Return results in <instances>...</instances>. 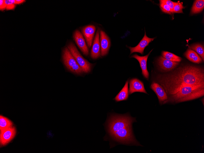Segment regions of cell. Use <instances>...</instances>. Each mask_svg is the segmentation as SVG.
<instances>
[{"label": "cell", "instance_id": "7", "mask_svg": "<svg viewBox=\"0 0 204 153\" xmlns=\"http://www.w3.org/2000/svg\"><path fill=\"white\" fill-rule=\"evenodd\" d=\"M150 88L157 95L159 104H166L168 99V96L162 86L158 83L153 82L151 85Z\"/></svg>", "mask_w": 204, "mask_h": 153}, {"label": "cell", "instance_id": "22", "mask_svg": "<svg viewBox=\"0 0 204 153\" xmlns=\"http://www.w3.org/2000/svg\"><path fill=\"white\" fill-rule=\"evenodd\" d=\"M159 6L162 11L164 13L171 14L173 13L169 7L161 0H159Z\"/></svg>", "mask_w": 204, "mask_h": 153}, {"label": "cell", "instance_id": "17", "mask_svg": "<svg viewBox=\"0 0 204 153\" xmlns=\"http://www.w3.org/2000/svg\"><path fill=\"white\" fill-rule=\"evenodd\" d=\"M186 57L191 61L197 64L202 62V59L198 54L193 50L188 49L184 53Z\"/></svg>", "mask_w": 204, "mask_h": 153}, {"label": "cell", "instance_id": "19", "mask_svg": "<svg viewBox=\"0 0 204 153\" xmlns=\"http://www.w3.org/2000/svg\"><path fill=\"white\" fill-rule=\"evenodd\" d=\"M13 123L7 118L2 115L0 116V130L2 131L4 129L13 126Z\"/></svg>", "mask_w": 204, "mask_h": 153}, {"label": "cell", "instance_id": "20", "mask_svg": "<svg viewBox=\"0 0 204 153\" xmlns=\"http://www.w3.org/2000/svg\"><path fill=\"white\" fill-rule=\"evenodd\" d=\"M162 55L165 58L173 62H179L182 60L180 57L168 52L163 51Z\"/></svg>", "mask_w": 204, "mask_h": 153}, {"label": "cell", "instance_id": "16", "mask_svg": "<svg viewBox=\"0 0 204 153\" xmlns=\"http://www.w3.org/2000/svg\"><path fill=\"white\" fill-rule=\"evenodd\" d=\"M129 80L126 82L125 85L121 90L114 98V100L116 102L126 100L128 99L129 96L128 84Z\"/></svg>", "mask_w": 204, "mask_h": 153}, {"label": "cell", "instance_id": "15", "mask_svg": "<svg viewBox=\"0 0 204 153\" xmlns=\"http://www.w3.org/2000/svg\"><path fill=\"white\" fill-rule=\"evenodd\" d=\"M157 63L162 70L169 71L177 67L179 62L172 61L161 56L157 60Z\"/></svg>", "mask_w": 204, "mask_h": 153}, {"label": "cell", "instance_id": "13", "mask_svg": "<svg viewBox=\"0 0 204 153\" xmlns=\"http://www.w3.org/2000/svg\"><path fill=\"white\" fill-rule=\"evenodd\" d=\"M100 29L98 28L94 39L91 51V56L94 59L100 57V48L99 39Z\"/></svg>", "mask_w": 204, "mask_h": 153}, {"label": "cell", "instance_id": "11", "mask_svg": "<svg viewBox=\"0 0 204 153\" xmlns=\"http://www.w3.org/2000/svg\"><path fill=\"white\" fill-rule=\"evenodd\" d=\"M136 92L148 94L143 83L137 78H133L131 79L129 81V93L131 94Z\"/></svg>", "mask_w": 204, "mask_h": 153}, {"label": "cell", "instance_id": "10", "mask_svg": "<svg viewBox=\"0 0 204 153\" xmlns=\"http://www.w3.org/2000/svg\"><path fill=\"white\" fill-rule=\"evenodd\" d=\"M155 38H149L148 37L145 31L144 37L136 46L134 47H128L130 51V54L134 52H137L143 54L145 48Z\"/></svg>", "mask_w": 204, "mask_h": 153}, {"label": "cell", "instance_id": "5", "mask_svg": "<svg viewBox=\"0 0 204 153\" xmlns=\"http://www.w3.org/2000/svg\"><path fill=\"white\" fill-rule=\"evenodd\" d=\"M67 47L84 72L88 73L90 72L92 64L82 56L74 44L70 42L67 45Z\"/></svg>", "mask_w": 204, "mask_h": 153}, {"label": "cell", "instance_id": "3", "mask_svg": "<svg viewBox=\"0 0 204 153\" xmlns=\"http://www.w3.org/2000/svg\"><path fill=\"white\" fill-rule=\"evenodd\" d=\"M168 103H177L192 100L203 96L204 88L190 86L180 87L166 93Z\"/></svg>", "mask_w": 204, "mask_h": 153}, {"label": "cell", "instance_id": "1", "mask_svg": "<svg viewBox=\"0 0 204 153\" xmlns=\"http://www.w3.org/2000/svg\"><path fill=\"white\" fill-rule=\"evenodd\" d=\"M156 80L166 93L190 86L204 88V69L199 67L186 65L170 74L158 75Z\"/></svg>", "mask_w": 204, "mask_h": 153}, {"label": "cell", "instance_id": "23", "mask_svg": "<svg viewBox=\"0 0 204 153\" xmlns=\"http://www.w3.org/2000/svg\"><path fill=\"white\" fill-rule=\"evenodd\" d=\"M184 8L182 2H180L179 1L176 2L173 9V13H183V9Z\"/></svg>", "mask_w": 204, "mask_h": 153}, {"label": "cell", "instance_id": "27", "mask_svg": "<svg viewBox=\"0 0 204 153\" xmlns=\"http://www.w3.org/2000/svg\"><path fill=\"white\" fill-rule=\"evenodd\" d=\"M25 0H15L14 4L15 5L20 4L24 2Z\"/></svg>", "mask_w": 204, "mask_h": 153}, {"label": "cell", "instance_id": "2", "mask_svg": "<svg viewBox=\"0 0 204 153\" xmlns=\"http://www.w3.org/2000/svg\"><path fill=\"white\" fill-rule=\"evenodd\" d=\"M135 118L128 114H112L106 123L107 134L112 140L126 145L141 146L135 139L132 129Z\"/></svg>", "mask_w": 204, "mask_h": 153}, {"label": "cell", "instance_id": "24", "mask_svg": "<svg viewBox=\"0 0 204 153\" xmlns=\"http://www.w3.org/2000/svg\"><path fill=\"white\" fill-rule=\"evenodd\" d=\"M14 2L15 0H5V2L6 5V9L7 10L13 9L16 6Z\"/></svg>", "mask_w": 204, "mask_h": 153}, {"label": "cell", "instance_id": "14", "mask_svg": "<svg viewBox=\"0 0 204 153\" xmlns=\"http://www.w3.org/2000/svg\"><path fill=\"white\" fill-rule=\"evenodd\" d=\"M96 31V27L93 25L86 26L82 29V32L85 37L88 46L91 47Z\"/></svg>", "mask_w": 204, "mask_h": 153}, {"label": "cell", "instance_id": "18", "mask_svg": "<svg viewBox=\"0 0 204 153\" xmlns=\"http://www.w3.org/2000/svg\"><path fill=\"white\" fill-rule=\"evenodd\" d=\"M204 7L203 0H195L193 4L190 12V14L192 15L199 13L202 11Z\"/></svg>", "mask_w": 204, "mask_h": 153}, {"label": "cell", "instance_id": "26", "mask_svg": "<svg viewBox=\"0 0 204 153\" xmlns=\"http://www.w3.org/2000/svg\"><path fill=\"white\" fill-rule=\"evenodd\" d=\"M6 4L5 2V0H0V10H4L6 9Z\"/></svg>", "mask_w": 204, "mask_h": 153}, {"label": "cell", "instance_id": "12", "mask_svg": "<svg viewBox=\"0 0 204 153\" xmlns=\"http://www.w3.org/2000/svg\"><path fill=\"white\" fill-rule=\"evenodd\" d=\"M146 55L144 56H140L137 54H135L131 56L136 59L139 62L140 67L142 70V73L143 76L147 79L148 80L149 77V73L147 70V63L148 58L151 52Z\"/></svg>", "mask_w": 204, "mask_h": 153}, {"label": "cell", "instance_id": "9", "mask_svg": "<svg viewBox=\"0 0 204 153\" xmlns=\"http://www.w3.org/2000/svg\"><path fill=\"white\" fill-rule=\"evenodd\" d=\"M73 37L76 44L83 54L86 56L88 55V48L83 35L79 30H77L74 32Z\"/></svg>", "mask_w": 204, "mask_h": 153}, {"label": "cell", "instance_id": "6", "mask_svg": "<svg viewBox=\"0 0 204 153\" xmlns=\"http://www.w3.org/2000/svg\"><path fill=\"white\" fill-rule=\"evenodd\" d=\"M16 133V129L14 126H12L0 131L1 146H4L9 143L14 138Z\"/></svg>", "mask_w": 204, "mask_h": 153}, {"label": "cell", "instance_id": "4", "mask_svg": "<svg viewBox=\"0 0 204 153\" xmlns=\"http://www.w3.org/2000/svg\"><path fill=\"white\" fill-rule=\"evenodd\" d=\"M62 58L64 64L71 71L78 75L84 72L67 47L63 50Z\"/></svg>", "mask_w": 204, "mask_h": 153}, {"label": "cell", "instance_id": "25", "mask_svg": "<svg viewBox=\"0 0 204 153\" xmlns=\"http://www.w3.org/2000/svg\"><path fill=\"white\" fill-rule=\"evenodd\" d=\"M162 1L169 7L172 12L173 13V9L176 2H174L170 0H162Z\"/></svg>", "mask_w": 204, "mask_h": 153}, {"label": "cell", "instance_id": "21", "mask_svg": "<svg viewBox=\"0 0 204 153\" xmlns=\"http://www.w3.org/2000/svg\"><path fill=\"white\" fill-rule=\"evenodd\" d=\"M189 48L195 50L196 53L200 56L201 58L204 60V48L202 45L200 44H196L189 46Z\"/></svg>", "mask_w": 204, "mask_h": 153}, {"label": "cell", "instance_id": "8", "mask_svg": "<svg viewBox=\"0 0 204 153\" xmlns=\"http://www.w3.org/2000/svg\"><path fill=\"white\" fill-rule=\"evenodd\" d=\"M100 54L102 56H106L108 53L111 46L110 39L105 32L100 30Z\"/></svg>", "mask_w": 204, "mask_h": 153}]
</instances>
